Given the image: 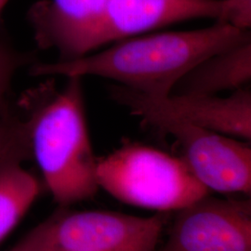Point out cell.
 Wrapping results in <instances>:
<instances>
[{"instance_id":"1","label":"cell","mask_w":251,"mask_h":251,"mask_svg":"<svg viewBox=\"0 0 251 251\" xmlns=\"http://www.w3.org/2000/svg\"><path fill=\"white\" fill-rule=\"evenodd\" d=\"M251 37L248 30L217 22L204 29L126 38L104 50L68 62L35 63L30 74L66 78L100 76L146 97L163 98L197 64Z\"/></svg>"},{"instance_id":"2","label":"cell","mask_w":251,"mask_h":251,"mask_svg":"<svg viewBox=\"0 0 251 251\" xmlns=\"http://www.w3.org/2000/svg\"><path fill=\"white\" fill-rule=\"evenodd\" d=\"M62 91L50 85L26 100L32 159L54 200L67 206L93 198L99 191L97 164L87 124L82 78L67 77Z\"/></svg>"},{"instance_id":"3","label":"cell","mask_w":251,"mask_h":251,"mask_svg":"<svg viewBox=\"0 0 251 251\" xmlns=\"http://www.w3.org/2000/svg\"><path fill=\"white\" fill-rule=\"evenodd\" d=\"M112 99L146 124L173 138L180 158L208 190L222 194L251 192V148L246 142L194 125L155 106L122 86L110 90Z\"/></svg>"},{"instance_id":"4","label":"cell","mask_w":251,"mask_h":251,"mask_svg":"<svg viewBox=\"0 0 251 251\" xmlns=\"http://www.w3.org/2000/svg\"><path fill=\"white\" fill-rule=\"evenodd\" d=\"M97 182L125 204L161 212L178 211L209 192L179 156L136 143L98 159Z\"/></svg>"},{"instance_id":"5","label":"cell","mask_w":251,"mask_h":251,"mask_svg":"<svg viewBox=\"0 0 251 251\" xmlns=\"http://www.w3.org/2000/svg\"><path fill=\"white\" fill-rule=\"evenodd\" d=\"M152 251H251V200L199 199L177 211L167 241Z\"/></svg>"},{"instance_id":"6","label":"cell","mask_w":251,"mask_h":251,"mask_svg":"<svg viewBox=\"0 0 251 251\" xmlns=\"http://www.w3.org/2000/svg\"><path fill=\"white\" fill-rule=\"evenodd\" d=\"M166 216L141 218L89 210L60 211L49 218L48 251H121L158 240Z\"/></svg>"},{"instance_id":"7","label":"cell","mask_w":251,"mask_h":251,"mask_svg":"<svg viewBox=\"0 0 251 251\" xmlns=\"http://www.w3.org/2000/svg\"><path fill=\"white\" fill-rule=\"evenodd\" d=\"M107 0H41L28 18L37 46L54 50L60 62L84 57L100 48Z\"/></svg>"},{"instance_id":"8","label":"cell","mask_w":251,"mask_h":251,"mask_svg":"<svg viewBox=\"0 0 251 251\" xmlns=\"http://www.w3.org/2000/svg\"><path fill=\"white\" fill-rule=\"evenodd\" d=\"M238 0H107L100 47L193 19H215L233 25Z\"/></svg>"},{"instance_id":"9","label":"cell","mask_w":251,"mask_h":251,"mask_svg":"<svg viewBox=\"0 0 251 251\" xmlns=\"http://www.w3.org/2000/svg\"><path fill=\"white\" fill-rule=\"evenodd\" d=\"M144 97L155 106L194 125L234 139L251 141V92L247 87L226 97L173 93L163 98Z\"/></svg>"},{"instance_id":"10","label":"cell","mask_w":251,"mask_h":251,"mask_svg":"<svg viewBox=\"0 0 251 251\" xmlns=\"http://www.w3.org/2000/svg\"><path fill=\"white\" fill-rule=\"evenodd\" d=\"M251 79V37L197 64L179 79L171 93L218 95L225 90L246 88Z\"/></svg>"},{"instance_id":"11","label":"cell","mask_w":251,"mask_h":251,"mask_svg":"<svg viewBox=\"0 0 251 251\" xmlns=\"http://www.w3.org/2000/svg\"><path fill=\"white\" fill-rule=\"evenodd\" d=\"M40 190L38 179L23 164L0 170V242L26 213Z\"/></svg>"},{"instance_id":"12","label":"cell","mask_w":251,"mask_h":251,"mask_svg":"<svg viewBox=\"0 0 251 251\" xmlns=\"http://www.w3.org/2000/svg\"><path fill=\"white\" fill-rule=\"evenodd\" d=\"M28 160L32 152L25 115L12 111L0 116V170Z\"/></svg>"},{"instance_id":"13","label":"cell","mask_w":251,"mask_h":251,"mask_svg":"<svg viewBox=\"0 0 251 251\" xmlns=\"http://www.w3.org/2000/svg\"><path fill=\"white\" fill-rule=\"evenodd\" d=\"M30 62L26 54L0 43V116L13 111L9 102L12 82L19 70Z\"/></svg>"},{"instance_id":"14","label":"cell","mask_w":251,"mask_h":251,"mask_svg":"<svg viewBox=\"0 0 251 251\" xmlns=\"http://www.w3.org/2000/svg\"><path fill=\"white\" fill-rule=\"evenodd\" d=\"M49 220L37 225L9 251H48Z\"/></svg>"},{"instance_id":"15","label":"cell","mask_w":251,"mask_h":251,"mask_svg":"<svg viewBox=\"0 0 251 251\" xmlns=\"http://www.w3.org/2000/svg\"><path fill=\"white\" fill-rule=\"evenodd\" d=\"M157 242L158 240H155V239L147 240V241L136 244L134 246L121 251H152L156 248Z\"/></svg>"},{"instance_id":"16","label":"cell","mask_w":251,"mask_h":251,"mask_svg":"<svg viewBox=\"0 0 251 251\" xmlns=\"http://www.w3.org/2000/svg\"><path fill=\"white\" fill-rule=\"evenodd\" d=\"M9 0H0V14L2 10L6 7V5L9 3Z\"/></svg>"}]
</instances>
